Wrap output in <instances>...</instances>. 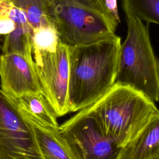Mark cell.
Returning <instances> with one entry per match:
<instances>
[{
    "mask_svg": "<svg viewBox=\"0 0 159 159\" xmlns=\"http://www.w3.org/2000/svg\"><path fill=\"white\" fill-rule=\"evenodd\" d=\"M121 43L115 34L89 45L68 47L70 112L90 106L114 86Z\"/></svg>",
    "mask_w": 159,
    "mask_h": 159,
    "instance_id": "6da1fadb",
    "label": "cell"
},
{
    "mask_svg": "<svg viewBox=\"0 0 159 159\" xmlns=\"http://www.w3.org/2000/svg\"><path fill=\"white\" fill-rule=\"evenodd\" d=\"M104 134L122 148L134 139L159 110L142 93L114 84L100 99L83 109Z\"/></svg>",
    "mask_w": 159,
    "mask_h": 159,
    "instance_id": "7a4b0ae2",
    "label": "cell"
},
{
    "mask_svg": "<svg viewBox=\"0 0 159 159\" xmlns=\"http://www.w3.org/2000/svg\"><path fill=\"white\" fill-rule=\"evenodd\" d=\"M127 33L121 43L115 84L129 86L159 102V61L155 55L148 26L127 18Z\"/></svg>",
    "mask_w": 159,
    "mask_h": 159,
    "instance_id": "3957f363",
    "label": "cell"
},
{
    "mask_svg": "<svg viewBox=\"0 0 159 159\" xmlns=\"http://www.w3.org/2000/svg\"><path fill=\"white\" fill-rule=\"evenodd\" d=\"M60 42L68 47L89 45L114 35L118 22L80 0H49Z\"/></svg>",
    "mask_w": 159,
    "mask_h": 159,
    "instance_id": "277c9868",
    "label": "cell"
},
{
    "mask_svg": "<svg viewBox=\"0 0 159 159\" xmlns=\"http://www.w3.org/2000/svg\"><path fill=\"white\" fill-rule=\"evenodd\" d=\"M32 56L41 92L57 117L70 112L68 47L59 42L55 51Z\"/></svg>",
    "mask_w": 159,
    "mask_h": 159,
    "instance_id": "5b68a950",
    "label": "cell"
},
{
    "mask_svg": "<svg viewBox=\"0 0 159 159\" xmlns=\"http://www.w3.org/2000/svg\"><path fill=\"white\" fill-rule=\"evenodd\" d=\"M0 159H42L30 127L1 88Z\"/></svg>",
    "mask_w": 159,
    "mask_h": 159,
    "instance_id": "8992f818",
    "label": "cell"
},
{
    "mask_svg": "<svg viewBox=\"0 0 159 159\" xmlns=\"http://www.w3.org/2000/svg\"><path fill=\"white\" fill-rule=\"evenodd\" d=\"M80 159H117L120 147L109 139L84 109L59 126Z\"/></svg>",
    "mask_w": 159,
    "mask_h": 159,
    "instance_id": "52a82bcc",
    "label": "cell"
},
{
    "mask_svg": "<svg viewBox=\"0 0 159 159\" xmlns=\"http://www.w3.org/2000/svg\"><path fill=\"white\" fill-rule=\"evenodd\" d=\"M1 89L11 99L42 93L34 61L17 53L0 54Z\"/></svg>",
    "mask_w": 159,
    "mask_h": 159,
    "instance_id": "ba28073f",
    "label": "cell"
},
{
    "mask_svg": "<svg viewBox=\"0 0 159 159\" xmlns=\"http://www.w3.org/2000/svg\"><path fill=\"white\" fill-rule=\"evenodd\" d=\"M18 109L33 133L42 159H80L59 127L45 125L25 111Z\"/></svg>",
    "mask_w": 159,
    "mask_h": 159,
    "instance_id": "9c48e42d",
    "label": "cell"
},
{
    "mask_svg": "<svg viewBox=\"0 0 159 159\" xmlns=\"http://www.w3.org/2000/svg\"><path fill=\"white\" fill-rule=\"evenodd\" d=\"M117 159H159V112L121 148Z\"/></svg>",
    "mask_w": 159,
    "mask_h": 159,
    "instance_id": "30bf717a",
    "label": "cell"
},
{
    "mask_svg": "<svg viewBox=\"0 0 159 159\" xmlns=\"http://www.w3.org/2000/svg\"><path fill=\"white\" fill-rule=\"evenodd\" d=\"M11 99L19 108L41 123L53 127H59L57 115L42 93H27Z\"/></svg>",
    "mask_w": 159,
    "mask_h": 159,
    "instance_id": "8fae6325",
    "label": "cell"
},
{
    "mask_svg": "<svg viewBox=\"0 0 159 159\" xmlns=\"http://www.w3.org/2000/svg\"><path fill=\"white\" fill-rule=\"evenodd\" d=\"M32 33L33 29L30 26L16 24L15 29L2 37L1 53H17L34 61L31 43Z\"/></svg>",
    "mask_w": 159,
    "mask_h": 159,
    "instance_id": "7c38bea8",
    "label": "cell"
},
{
    "mask_svg": "<svg viewBox=\"0 0 159 159\" xmlns=\"http://www.w3.org/2000/svg\"><path fill=\"white\" fill-rule=\"evenodd\" d=\"M8 1L24 13L33 30L42 26L54 25L50 16L49 0Z\"/></svg>",
    "mask_w": 159,
    "mask_h": 159,
    "instance_id": "4fadbf2b",
    "label": "cell"
},
{
    "mask_svg": "<svg viewBox=\"0 0 159 159\" xmlns=\"http://www.w3.org/2000/svg\"><path fill=\"white\" fill-rule=\"evenodd\" d=\"M127 18L159 25V0H122Z\"/></svg>",
    "mask_w": 159,
    "mask_h": 159,
    "instance_id": "5bb4252c",
    "label": "cell"
},
{
    "mask_svg": "<svg viewBox=\"0 0 159 159\" xmlns=\"http://www.w3.org/2000/svg\"><path fill=\"white\" fill-rule=\"evenodd\" d=\"M60 42L54 25L42 26L33 30L31 37L32 54L55 51Z\"/></svg>",
    "mask_w": 159,
    "mask_h": 159,
    "instance_id": "9a60e30c",
    "label": "cell"
},
{
    "mask_svg": "<svg viewBox=\"0 0 159 159\" xmlns=\"http://www.w3.org/2000/svg\"><path fill=\"white\" fill-rule=\"evenodd\" d=\"M16 28L15 22L7 16H0V37L12 32Z\"/></svg>",
    "mask_w": 159,
    "mask_h": 159,
    "instance_id": "2e32d148",
    "label": "cell"
},
{
    "mask_svg": "<svg viewBox=\"0 0 159 159\" xmlns=\"http://www.w3.org/2000/svg\"><path fill=\"white\" fill-rule=\"evenodd\" d=\"M81 2L84 3L85 4L91 7H93L100 11H101L102 12L112 16L108 11V10L107 9L104 2L103 1V0H80ZM113 17V16H112ZM115 19V18H114Z\"/></svg>",
    "mask_w": 159,
    "mask_h": 159,
    "instance_id": "e0dca14e",
    "label": "cell"
},
{
    "mask_svg": "<svg viewBox=\"0 0 159 159\" xmlns=\"http://www.w3.org/2000/svg\"><path fill=\"white\" fill-rule=\"evenodd\" d=\"M103 1L109 12L116 19L118 22H119L120 18L118 12L117 0H103Z\"/></svg>",
    "mask_w": 159,
    "mask_h": 159,
    "instance_id": "ac0fdd59",
    "label": "cell"
}]
</instances>
